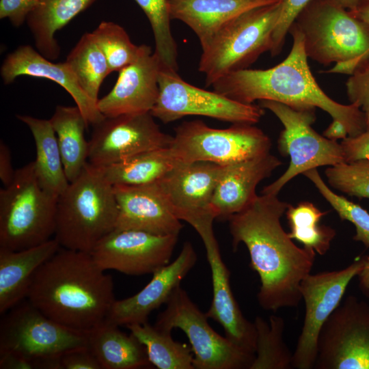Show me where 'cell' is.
Returning a JSON list of instances; mask_svg holds the SVG:
<instances>
[{"instance_id": "cell-1", "label": "cell", "mask_w": 369, "mask_h": 369, "mask_svg": "<svg viewBox=\"0 0 369 369\" xmlns=\"http://www.w3.org/2000/svg\"><path fill=\"white\" fill-rule=\"evenodd\" d=\"M290 205L277 195L262 194L228 219L232 247L245 245L250 266L259 275L257 299L265 310L298 306L301 282L315 260V251L297 246L282 226Z\"/></svg>"}, {"instance_id": "cell-2", "label": "cell", "mask_w": 369, "mask_h": 369, "mask_svg": "<svg viewBox=\"0 0 369 369\" xmlns=\"http://www.w3.org/2000/svg\"><path fill=\"white\" fill-rule=\"evenodd\" d=\"M91 253L60 247L34 274L26 299L53 320L88 331L115 301L113 278Z\"/></svg>"}, {"instance_id": "cell-3", "label": "cell", "mask_w": 369, "mask_h": 369, "mask_svg": "<svg viewBox=\"0 0 369 369\" xmlns=\"http://www.w3.org/2000/svg\"><path fill=\"white\" fill-rule=\"evenodd\" d=\"M288 33L293 42L284 61L267 69L227 74L212 84L213 90L243 104L272 100L295 109L319 108L342 125L348 137L361 133L367 126L364 113L356 105L339 103L323 92L310 71L301 33L294 23Z\"/></svg>"}, {"instance_id": "cell-4", "label": "cell", "mask_w": 369, "mask_h": 369, "mask_svg": "<svg viewBox=\"0 0 369 369\" xmlns=\"http://www.w3.org/2000/svg\"><path fill=\"white\" fill-rule=\"evenodd\" d=\"M118 215L113 186L87 162L57 199L54 238L61 247L91 253L115 229Z\"/></svg>"}, {"instance_id": "cell-5", "label": "cell", "mask_w": 369, "mask_h": 369, "mask_svg": "<svg viewBox=\"0 0 369 369\" xmlns=\"http://www.w3.org/2000/svg\"><path fill=\"white\" fill-rule=\"evenodd\" d=\"M292 23L308 57L335 64L325 72L351 75L369 59V27L333 0H310Z\"/></svg>"}, {"instance_id": "cell-6", "label": "cell", "mask_w": 369, "mask_h": 369, "mask_svg": "<svg viewBox=\"0 0 369 369\" xmlns=\"http://www.w3.org/2000/svg\"><path fill=\"white\" fill-rule=\"evenodd\" d=\"M57 202L40 185L33 161L16 169L12 182L0 190V247L20 250L51 239Z\"/></svg>"}, {"instance_id": "cell-7", "label": "cell", "mask_w": 369, "mask_h": 369, "mask_svg": "<svg viewBox=\"0 0 369 369\" xmlns=\"http://www.w3.org/2000/svg\"><path fill=\"white\" fill-rule=\"evenodd\" d=\"M280 12L278 0L241 14L220 29L202 49L198 70L205 75L206 87L227 74L247 68L270 51Z\"/></svg>"}, {"instance_id": "cell-8", "label": "cell", "mask_w": 369, "mask_h": 369, "mask_svg": "<svg viewBox=\"0 0 369 369\" xmlns=\"http://www.w3.org/2000/svg\"><path fill=\"white\" fill-rule=\"evenodd\" d=\"M259 105L271 111L283 125L278 140L279 153L290 157L287 169L264 187L262 194L277 195L287 182L299 174L318 167L344 163L340 144L318 134L312 127L315 109H295L285 104L260 100Z\"/></svg>"}, {"instance_id": "cell-9", "label": "cell", "mask_w": 369, "mask_h": 369, "mask_svg": "<svg viewBox=\"0 0 369 369\" xmlns=\"http://www.w3.org/2000/svg\"><path fill=\"white\" fill-rule=\"evenodd\" d=\"M270 138L249 124L214 128L203 121H185L175 128L169 148L182 163L208 161L227 165L270 152Z\"/></svg>"}, {"instance_id": "cell-10", "label": "cell", "mask_w": 369, "mask_h": 369, "mask_svg": "<svg viewBox=\"0 0 369 369\" xmlns=\"http://www.w3.org/2000/svg\"><path fill=\"white\" fill-rule=\"evenodd\" d=\"M165 305L154 325L170 332L178 328L186 334L193 354L194 369H250L255 355L217 333L208 324L206 314L180 286Z\"/></svg>"}, {"instance_id": "cell-11", "label": "cell", "mask_w": 369, "mask_h": 369, "mask_svg": "<svg viewBox=\"0 0 369 369\" xmlns=\"http://www.w3.org/2000/svg\"><path fill=\"white\" fill-rule=\"evenodd\" d=\"M0 323V353L30 359L61 357L87 346L88 331L69 328L50 318L27 299L10 309Z\"/></svg>"}, {"instance_id": "cell-12", "label": "cell", "mask_w": 369, "mask_h": 369, "mask_svg": "<svg viewBox=\"0 0 369 369\" xmlns=\"http://www.w3.org/2000/svg\"><path fill=\"white\" fill-rule=\"evenodd\" d=\"M159 92L150 112L164 124L187 115H202L233 124H254L264 110L260 105L243 104L216 92L195 87L184 81L177 71L161 68Z\"/></svg>"}, {"instance_id": "cell-13", "label": "cell", "mask_w": 369, "mask_h": 369, "mask_svg": "<svg viewBox=\"0 0 369 369\" xmlns=\"http://www.w3.org/2000/svg\"><path fill=\"white\" fill-rule=\"evenodd\" d=\"M316 369H369V303L350 295L324 323Z\"/></svg>"}, {"instance_id": "cell-14", "label": "cell", "mask_w": 369, "mask_h": 369, "mask_svg": "<svg viewBox=\"0 0 369 369\" xmlns=\"http://www.w3.org/2000/svg\"><path fill=\"white\" fill-rule=\"evenodd\" d=\"M365 263V256L357 258L344 269L306 275L300 292L305 303V316L295 350L292 368H314L320 330L341 303L351 281L357 276Z\"/></svg>"}, {"instance_id": "cell-15", "label": "cell", "mask_w": 369, "mask_h": 369, "mask_svg": "<svg viewBox=\"0 0 369 369\" xmlns=\"http://www.w3.org/2000/svg\"><path fill=\"white\" fill-rule=\"evenodd\" d=\"M222 167L208 161L178 162L156 182L173 215L200 236L213 230L212 202Z\"/></svg>"}, {"instance_id": "cell-16", "label": "cell", "mask_w": 369, "mask_h": 369, "mask_svg": "<svg viewBox=\"0 0 369 369\" xmlns=\"http://www.w3.org/2000/svg\"><path fill=\"white\" fill-rule=\"evenodd\" d=\"M88 163L103 167L150 150L169 147L173 136L163 132L150 112L106 118L93 126Z\"/></svg>"}, {"instance_id": "cell-17", "label": "cell", "mask_w": 369, "mask_h": 369, "mask_svg": "<svg viewBox=\"0 0 369 369\" xmlns=\"http://www.w3.org/2000/svg\"><path fill=\"white\" fill-rule=\"evenodd\" d=\"M177 235L159 236L134 230H114L91 252L104 270L128 275L153 274L169 264Z\"/></svg>"}, {"instance_id": "cell-18", "label": "cell", "mask_w": 369, "mask_h": 369, "mask_svg": "<svg viewBox=\"0 0 369 369\" xmlns=\"http://www.w3.org/2000/svg\"><path fill=\"white\" fill-rule=\"evenodd\" d=\"M161 68L155 53L143 44L138 58L118 72L113 87L98 99L99 111L106 118L150 112L159 96Z\"/></svg>"}, {"instance_id": "cell-19", "label": "cell", "mask_w": 369, "mask_h": 369, "mask_svg": "<svg viewBox=\"0 0 369 369\" xmlns=\"http://www.w3.org/2000/svg\"><path fill=\"white\" fill-rule=\"evenodd\" d=\"M197 259L191 243L185 242L176 258L153 273L144 288L131 297L115 300L106 319L118 326L147 322L154 310L166 303Z\"/></svg>"}, {"instance_id": "cell-20", "label": "cell", "mask_w": 369, "mask_h": 369, "mask_svg": "<svg viewBox=\"0 0 369 369\" xmlns=\"http://www.w3.org/2000/svg\"><path fill=\"white\" fill-rule=\"evenodd\" d=\"M200 237L210 265L213 285L211 304L205 314L208 318L214 320L223 328L226 337L231 342L255 355V325L243 316L234 297L230 284V273L222 260L214 232H210Z\"/></svg>"}, {"instance_id": "cell-21", "label": "cell", "mask_w": 369, "mask_h": 369, "mask_svg": "<svg viewBox=\"0 0 369 369\" xmlns=\"http://www.w3.org/2000/svg\"><path fill=\"white\" fill-rule=\"evenodd\" d=\"M113 189L118 206L115 230L179 235L182 225L168 208L156 182L139 186L114 185Z\"/></svg>"}, {"instance_id": "cell-22", "label": "cell", "mask_w": 369, "mask_h": 369, "mask_svg": "<svg viewBox=\"0 0 369 369\" xmlns=\"http://www.w3.org/2000/svg\"><path fill=\"white\" fill-rule=\"evenodd\" d=\"M0 73L5 85L23 75L54 81L71 96L88 126H94L105 118L99 111L97 103L81 87L66 62L54 63L31 46L22 45L9 53L3 62Z\"/></svg>"}, {"instance_id": "cell-23", "label": "cell", "mask_w": 369, "mask_h": 369, "mask_svg": "<svg viewBox=\"0 0 369 369\" xmlns=\"http://www.w3.org/2000/svg\"><path fill=\"white\" fill-rule=\"evenodd\" d=\"M282 164L270 152L223 165L213 197L217 219H228L258 195V184Z\"/></svg>"}, {"instance_id": "cell-24", "label": "cell", "mask_w": 369, "mask_h": 369, "mask_svg": "<svg viewBox=\"0 0 369 369\" xmlns=\"http://www.w3.org/2000/svg\"><path fill=\"white\" fill-rule=\"evenodd\" d=\"M278 0H170L171 19L179 20L196 34L202 49L226 24L253 8Z\"/></svg>"}, {"instance_id": "cell-25", "label": "cell", "mask_w": 369, "mask_h": 369, "mask_svg": "<svg viewBox=\"0 0 369 369\" xmlns=\"http://www.w3.org/2000/svg\"><path fill=\"white\" fill-rule=\"evenodd\" d=\"M60 247L55 238L20 250L0 247L1 314L26 298L36 272Z\"/></svg>"}, {"instance_id": "cell-26", "label": "cell", "mask_w": 369, "mask_h": 369, "mask_svg": "<svg viewBox=\"0 0 369 369\" xmlns=\"http://www.w3.org/2000/svg\"><path fill=\"white\" fill-rule=\"evenodd\" d=\"M107 319L88 331L87 347L102 369H138L152 366L143 344Z\"/></svg>"}, {"instance_id": "cell-27", "label": "cell", "mask_w": 369, "mask_h": 369, "mask_svg": "<svg viewBox=\"0 0 369 369\" xmlns=\"http://www.w3.org/2000/svg\"><path fill=\"white\" fill-rule=\"evenodd\" d=\"M30 130L36 146L35 173L41 187L58 199L66 189V177L55 131L49 120L16 115Z\"/></svg>"}, {"instance_id": "cell-28", "label": "cell", "mask_w": 369, "mask_h": 369, "mask_svg": "<svg viewBox=\"0 0 369 369\" xmlns=\"http://www.w3.org/2000/svg\"><path fill=\"white\" fill-rule=\"evenodd\" d=\"M96 0H39L29 15L27 26L37 51L50 60L57 59L60 47L55 35Z\"/></svg>"}, {"instance_id": "cell-29", "label": "cell", "mask_w": 369, "mask_h": 369, "mask_svg": "<svg viewBox=\"0 0 369 369\" xmlns=\"http://www.w3.org/2000/svg\"><path fill=\"white\" fill-rule=\"evenodd\" d=\"M49 120L56 134L66 177L71 182L88 162L89 141L85 137L88 124L77 105H57Z\"/></svg>"}, {"instance_id": "cell-30", "label": "cell", "mask_w": 369, "mask_h": 369, "mask_svg": "<svg viewBox=\"0 0 369 369\" xmlns=\"http://www.w3.org/2000/svg\"><path fill=\"white\" fill-rule=\"evenodd\" d=\"M178 162L169 148L166 147L145 152L99 168L113 186H139L158 181Z\"/></svg>"}, {"instance_id": "cell-31", "label": "cell", "mask_w": 369, "mask_h": 369, "mask_svg": "<svg viewBox=\"0 0 369 369\" xmlns=\"http://www.w3.org/2000/svg\"><path fill=\"white\" fill-rule=\"evenodd\" d=\"M126 327L145 347L152 366L159 369H194L191 348L174 341L172 332L160 329L148 321Z\"/></svg>"}, {"instance_id": "cell-32", "label": "cell", "mask_w": 369, "mask_h": 369, "mask_svg": "<svg viewBox=\"0 0 369 369\" xmlns=\"http://www.w3.org/2000/svg\"><path fill=\"white\" fill-rule=\"evenodd\" d=\"M66 62L83 90L97 103L100 87L111 72L92 33H85L81 37Z\"/></svg>"}, {"instance_id": "cell-33", "label": "cell", "mask_w": 369, "mask_h": 369, "mask_svg": "<svg viewBox=\"0 0 369 369\" xmlns=\"http://www.w3.org/2000/svg\"><path fill=\"white\" fill-rule=\"evenodd\" d=\"M254 323L256 330V348L250 369L292 368L293 353L284 340V318L271 315L267 323L258 316Z\"/></svg>"}, {"instance_id": "cell-34", "label": "cell", "mask_w": 369, "mask_h": 369, "mask_svg": "<svg viewBox=\"0 0 369 369\" xmlns=\"http://www.w3.org/2000/svg\"><path fill=\"white\" fill-rule=\"evenodd\" d=\"M326 214L327 212L320 211L310 202H302L295 206L290 205L286 211L290 228L289 236L319 255L325 254L336 236L334 229L319 225Z\"/></svg>"}, {"instance_id": "cell-35", "label": "cell", "mask_w": 369, "mask_h": 369, "mask_svg": "<svg viewBox=\"0 0 369 369\" xmlns=\"http://www.w3.org/2000/svg\"><path fill=\"white\" fill-rule=\"evenodd\" d=\"M147 16L153 31L155 50L161 66L178 71L177 44L170 27V0H134Z\"/></svg>"}, {"instance_id": "cell-36", "label": "cell", "mask_w": 369, "mask_h": 369, "mask_svg": "<svg viewBox=\"0 0 369 369\" xmlns=\"http://www.w3.org/2000/svg\"><path fill=\"white\" fill-rule=\"evenodd\" d=\"M92 33L111 72H119L130 65L141 53L143 44H133L125 29L113 22H101Z\"/></svg>"}, {"instance_id": "cell-37", "label": "cell", "mask_w": 369, "mask_h": 369, "mask_svg": "<svg viewBox=\"0 0 369 369\" xmlns=\"http://www.w3.org/2000/svg\"><path fill=\"white\" fill-rule=\"evenodd\" d=\"M303 175L313 183L342 220L348 221L354 225L355 234L353 240L369 247V213L360 205L330 189L322 179L317 169L308 170Z\"/></svg>"}, {"instance_id": "cell-38", "label": "cell", "mask_w": 369, "mask_h": 369, "mask_svg": "<svg viewBox=\"0 0 369 369\" xmlns=\"http://www.w3.org/2000/svg\"><path fill=\"white\" fill-rule=\"evenodd\" d=\"M325 174L334 189L351 196L369 198V159L329 166Z\"/></svg>"}, {"instance_id": "cell-39", "label": "cell", "mask_w": 369, "mask_h": 369, "mask_svg": "<svg viewBox=\"0 0 369 369\" xmlns=\"http://www.w3.org/2000/svg\"><path fill=\"white\" fill-rule=\"evenodd\" d=\"M351 103L356 105L364 113L369 124V59L360 65L346 83Z\"/></svg>"}, {"instance_id": "cell-40", "label": "cell", "mask_w": 369, "mask_h": 369, "mask_svg": "<svg viewBox=\"0 0 369 369\" xmlns=\"http://www.w3.org/2000/svg\"><path fill=\"white\" fill-rule=\"evenodd\" d=\"M310 0H279L281 12L272 35L271 55H278L284 46L286 34L298 14Z\"/></svg>"}, {"instance_id": "cell-41", "label": "cell", "mask_w": 369, "mask_h": 369, "mask_svg": "<svg viewBox=\"0 0 369 369\" xmlns=\"http://www.w3.org/2000/svg\"><path fill=\"white\" fill-rule=\"evenodd\" d=\"M39 0H0V18H8L16 27L27 21Z\"/></svg>"}, {"instance_id": "cell-42", "label": "cell", "mask_w": 369, "mask_h": 369, "mask_svg": "<svg viewBox=\"0 0 369 369\" xmlns=\"http://www.w3.org/2000/svg\"><path fill=\"white\" fill-rule=\"evenodd\" d=\"M342 146L344 163L369 159V124L361 133L342 139Z\"/></svg>"}, {"instance_id": "cell-43", "label": "cell", "mask_w": 369, "mask_h": 369, "mask_svg": "<svg viewBox=\"0 0 369 369\" xmlns=\"http://www.w3.org/2000/svg\"><path fill=\"white\" fill-rule=\"evenodd\" d=\"M62 369H102L87 346L71 350L61 357Z\"/></svg>"}, {"instance_id": "cell-44", "label": "cell", "mask_w": 369, "mask_h": 369, "mask_svg": "<svg viewBox=\"0 0 369 369\" xmlns=\"http://www.w3.org/2000/svg\"><path fill=\"white\" fill-rule=\"evenodd\" d=\"M0 369H38L36 360L23 355L0 353Z\"/></svg>"}, {"instance_id": "cell-45", "label": "cell", "mask_w": 369, "mask_h": 369, "mask_svg": "<svg viewBox=\"0 0 369 369\" xmlns=\"http://www.w3.org/2000/svg\"><path fill=\"white\" fill-rule=\"evenodd\" d=\"M16 169L12 165L11 152L8 146L0 141V180L3 187L8 186L13 180Z\"/></svg>"}, {"instance_id": "cell-46", "label": "cell", "mask_w": 369, "mask_h": 369, "mask_svg": "<svg viewBox=\"0 0 369 369\" xmlns=\"http://www.w3.org/2000/svg\"><path fill=\"white\" fill-rule=\"evenodd\" d=\"M357 277L360 290L365 296L369 297V256H365L364 265Z\"/></svg>"}, {"instance_id": "cell-47", "label": "cell", "mask_w": 369, "mask_h": 369, "mask_svg": "<svg viewBox=\"0 0 369 369\" xmlns=\"http://www.w3.org/2000/svg\"><path fill=\"white\" fill-rule=\"evenodd\" d=\"M349 12L369 27V0H360Z\"/></svg>"}, {"instance_id": "cell-48", "label": "cell", "mask_w": 369, "mask_h": 369, "mask_svg": "<svg viewBox=\"0 0 369 369\" xmlns=\"http://www.w3.org/2000/svg\"><path fill=\"white\" fill-rule=\"evenodd\" d=\"M342 7L348 10L354 8L360 0H333Z\"/></svg>"}]
</instances>
